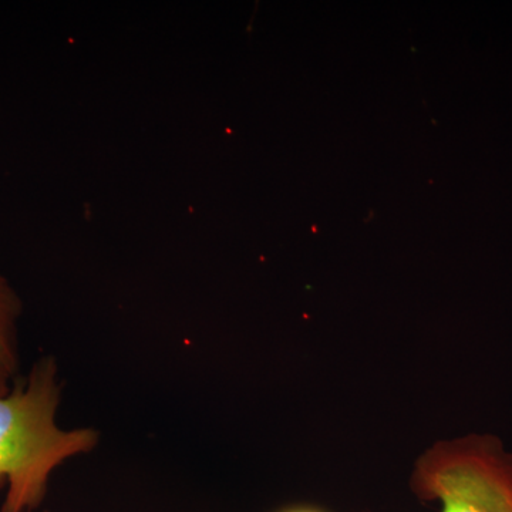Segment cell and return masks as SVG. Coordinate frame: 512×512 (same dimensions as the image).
<instances>
[{
  "label": "cell",
  "mask_w": 512,
  "mask_h": 512,
  "mask_svg": "<svg viewBox=\"0 0 512 512\" xmlns=\"http://www.w3.org/2000/svg\"><path fill=\"white\" fill-rule=\"evenodd\" d=\"M279 512H325L322 510H319V508H313V507H292V508H286L284 511Z\"/></svg>",
  "instance_id": "5b68a950"
},
{
  "label": "cell",
  "mask_w": 512,
  "mask_h": 512,
  "mask_svg": "<svg viewBox=\"0 0 512 512\" xmlns=\"http://www.w3.org/2000/svg\"><path fill=\"white\" fill-rule=\"evenodd\" d=\"M60 399L53 357L37 360L23 382L0 393V487L6 484L0 512L36 511L57 468L99 444L96 430L57 424Z\"/></svg>",
  "instance_id": "6da1fadb"
},
{
  "label": "cell",
  "mask_w": 512,
  "mask_h": 512,
  "mask_svg": "<svg viewBox=\"0 0 512 512\" xmlns=\"http://www.w3.org/2000/svg\"><path fill=\"white\" fill-rule=\"evenodd\" d=\"M10 379H12V375H9V373L0 366V393L9 392Z\"/></svg>",
  "instance_id": "277c9868"
},
{
  "label": "cell",
  "mask_w": 512,
  "mask_h": 512,
  "mask_svg": "<svg viewBox=\"0 0 512 512\" xmlns=\"http://www.w3.org/2000/svg\"><path fill=\"white\" fill-rule=\"evenodd\" d=\"M410 487L440 512H512V453L491 434L440 441L417 461Z\"/></svg>",
  "instance_id": "7a4b0ae2"
},
{
  "label": "cell",
  "mask_w": 512,
  "mask_h": 512,
  "mask_svg": "<svg viewBox=\"0 0 512 512\" xmlns=\"http://www.w3.org/2000/svg\"><path fill=\"white\" fill-rule=\"evenodd\" d=\"M22 301L18 293L0 274V366L15 375L19 367V319Z\"/></svg>",
  "instance_id": "3957f363"
}]
</instances>
